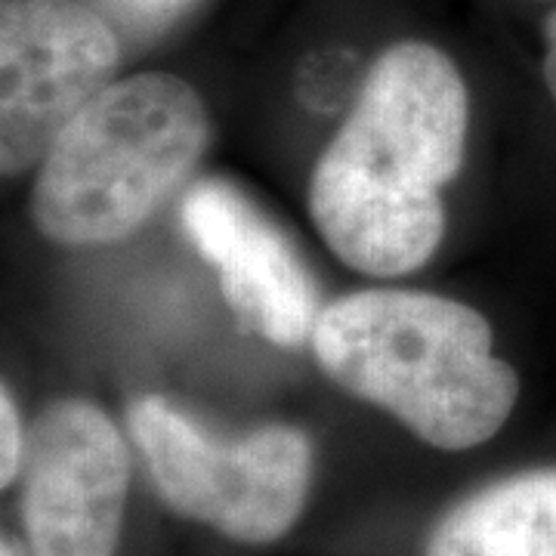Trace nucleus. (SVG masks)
<instances>
[{
	"label": "nucleus",
	"mask_w": 556,
	"mask_h": 556,
	"mask_svg": "<svg viewBox=\"0 0 556 556\" xmlns=\"http://www.w3.org/2000/svg\"><path fill=\"white\" fill-rule=\"evenodd\" d=\"M207 139L192 84L161 72L115 80L38 164L31 219L68 248L127 239L186 182Z\"/></svg>",
	"instance_id": "3"
},
{
	"label": "nucleus",
	"mask_w": 556,
	"mask_h": 556,
	"mask_svg": "<svg viewBox=\"0 0 556 556\" xmlns=\"http://www.w3.org/2000/svg\"><path fill=\"white\" fill-rule=\"evenodd\" d=\"M467 124L452 56L424 40L387 47L309 177V217L325 244L365 276L420 269L445 236L442 189L460 170Z\"/></svg>",
	"instance_id": "1"
},
{
	"label": "nucleus",
	"mask_w": 556,
	"mask_h": 556,
	"mask_svg": "<svg viewBox=\"0 0 556 556\" xmlns=\"http://www.w3.org/2000/svg\"><path fill=\"white\" fill-rule=\"evenodd\" d=\"M130 439L159 497L179 517L239 544L288 535L313 485V442L291 424L219 437L164 396L127 412Z\"/></svg>",
	"instance_id": "4"
},
{
	"label": "nucleus",
	"mask_w": 556,
	"mask_h": 556,
	"mask_svg": "<svg viewBox=\"0 0 556 556\" xmlns=\"http://www.w3.org/2000/svg\"><path fill=\"white\" fill-rule=\"evenodd\" d=\"M115 28L78 0H0V170L35 167L115 84Z\"/></svg>",
	"instance_id": "5"
},
{
	"label": "nucleus",
	"mask_w": 556,
	"mask_h": 556,
	"mask_svg": "<svg viewBox=\"0 0 556 556\" xmlns=\"http://www.w3.org/2000/svg\"><path fill=\"white\" fill-rule=\"evenodd\" d=\"M121 28H127L134 38H149L164 31L192 0H102Z\"/></svg>",
	"instance_id": "9"
},
{
	"label": "nucleus",
	"mask_w": 556,
	"mask_h": 556,
	"mask_svg": "<svg viewBox=\"0 0 556 556\" xmlns=\"http://www.w3.org/2000/svg\"><path fill=\"white\" fill-rule=\"evenodd\" d=\"M20 477L28 554L115 556L130 448L100 405L53 402L28 430Z\"/></svg>",
	"instance_id": "6"
},
{
	"label": "nucleus",
	"mask_w": 556,
	"mask_h": 556,
	"mask_svg": "<svg viewBox=\"0 0 556 556\" xmlns=\"http://www.w3.org/2000/svg\"><path fill=\"white\" fill-rule=\"evenodd\" d=\"M179 223L219 278L226 303L260 338L300 346L318 318L316 281L291 239L226 179H199L179 201Z\"/></svg>",
	"instance_id": "7"
},
{
	"label": "nucleus",
	"mask_w": 556,
	"mask_h": 556,
	"mask_svg": "<svg viewBox=\"0 0 556 556\" xmlns=\"http://www.w3.org/2000/svg\"><path fill=\"white\" fill-rule=\"evenodd\" d=\"M309 340L340 390L433 448L489 442L519 399L517 371L492 350V325L460 300L368 288L325 306Z\"/></svg>",
	"instance_id": "2"
},
{
	"label": "nucleus",
	"mask_w": 556,
	"mask_h": 556,
	"mask_svg": "<svg viewBox=\"0 0 556 556\" xmlns=\"http://www.w3.org/2000/svg\"><path fill=\"white\" fill-rule=\"evenodd\" d=\"M25 442L28 433L22 430L20 408L13 402L10 387L0 390V485H13L20 479L22 460H25Z\"/></svg>",
	"instance_id": "10"
},
{
	"label": "nucleus",
	"mask_w": 556,
	"mask_h": 556,
	"mask_svg": "<svg viewBox=\"0 0 556 556\" xmlns=\"http://www.w3.org/2000/svg\"><path fill=\"white\" fill-rule=\"evenodd\" d=\"M0 556H31V554H28V544H20L16 538L3 535V541H0Z\"/></svg>",
	"instance_id": "12"
},
{
	"label": "nucleus",
	"mask_w": 556,
	"mask_h": 556,
	"mask_svg": "<svg viewBox=\"0 0 556 556\" xmlns=\"http://www.w3.org/2000/svg\"><path fill=\"white\" fill-rule=\"evenodd\" d=\"M424 556H556V467L522 470L457 501Z\"/></svg>",
	"instance_id": "8"
},
{
	"label": "nucleus",
	"mask_w": 556,
	"mask_h": 556,
	"mask_svg": "<svg viewBox=\"0 0 556 556\" xmlns=\"http://www.w3.org/2000/svg\"><path fill=\"white\" fill-rule=\"evenodd\" d=\"M544 80L556 102V10L544 20Z\"/></svg>",
	"instance_id": "11"
}]
</instances>
